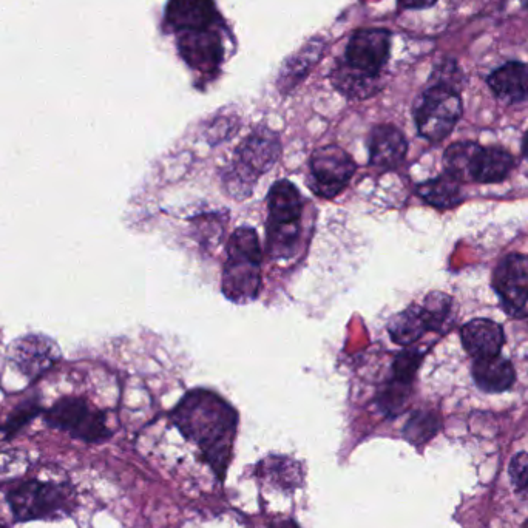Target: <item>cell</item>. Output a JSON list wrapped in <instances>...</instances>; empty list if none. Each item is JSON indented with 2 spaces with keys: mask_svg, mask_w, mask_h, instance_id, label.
Segmentation results:
<instances>
[{
  "mask_svg": "<svg viewBox=\"0 0 528 528\" xmlns=\"http://www.w3.org/2000/svg\"><path fill=\"white\" fill-rule=\"evenodd\" d=\"M47 424L85 442H101L110 436L105 414L93 410L85 400L76 397H67L55 403L48 410Z\"/></svg>",
  "mask_w": 528,
  "mask_h": 528,
  "instance_id": "3957f363",
  "label": "cell"
},
{
  "mask_svg": "<svg viewBox=\"0 0 528 528\" xmlns=\"http://www.w3.org/2000/svg\"><path fill=\"white\" fill-rule=\"evenodd\" d=\"M417 193L431 206L439 209H450L462 201L461 181L456 180L450 173L437 176L434 180L420 184Z\"/></svg>",
  "mask_w": 528,
  "mask_h": 528,
  "instance_id": "7402d4cb",
  "label": "cell"
},
{
  "mask_svg": "<svg viewBox=\"0 0 528 528\" xmlns=\"http://www.w3.org/2000/svg\"><path fill=\"white\" fill-rule=\"evenodd\" d=\"M8 501L14 518L24 522L59 515L67 512L70 505L64 488L39 481H28L14 488Z\"/></svg>",
  "mask_w": 528,
  "mask_h": 528,
  "instance_id": "5b68a950",
  "label": "cell"
},
{
  "mask_svg": "<svg viewBox=\"0 0 528 528\" xmlns=\"http://www.w3.org/2000/svg\"><path fill=\"white\" fill-rule=\"evenodd\" d=\"M513 164H515L513 156L507 150L482 147L478 158L474 161L473 180L479 183H498L512 172Z\"/></svg>",
  "mask_w": 528,
  "mask_h": 528,
  "instance_id": "ffe728a7",
  "label": "cell"
},
{
  "mask_svg": "<svg viewBox=\"0 0 528 528\" xmlns=\"http://www.w3.org/2000/svg\"><path fill=\"white\" fill-rule=\"evenodd\" d=\"M180 53L190 67L198 70H212L223 58V45L218 34L204 30L184 31L181 34Z\"/></svg>",
  "mask_w": 528,
  "mask_h": 528,
  "instance_id": "30bf717a",
  "label": "cell"
},
{
  "mask_svg": "<svg viewBox=\"0 0 528 528\" xmlns=\"http://www.w3.org/2000/svg\"><path fill=\"white\" fill-rule=\"evenodd\" d=\"M462 116V101L457 90L431 85L417 101L414 118L420 136L439 143L447 138Z\"/></svg>",
  "mask_w": 528,
  "mask_h": 528,
  "instance_id": "7a4b0ae2",
  "label": "cell"
},
{
  "mask_svg": "<svg viewBox=\"0 0 528 528\" xmlns=\"http://www.w3.org/2000/svg\"><path fill=\"white\" fill-rule=\"evenodd\" d=\"M215 127H220V129H212L209 132V138L215 139V143H217V139H224L229 138V136L232 135V133L235 132V127H237V122H231V118L223 119V121H217L214 124Z\"/></svg>",
  "mask_w": 528,
  "mask_h": 528,
  "instance_id": "1f68e13d",
  "label": "cell"
},
{
  "mask_svg": "<svg viewBox=\"0 0 528 528\" xmlns=\"http://www.w3.org/2000/svg\"><path fill=\"white\" fill-rule=\"evenodd\" d=\"M493 288L515 319L528 317V255H508L496 269Z\"/></svg>",
  "mask_w": 528,
  "mask_h": 528,
  "instance_id": "8992f818",
  "label": "cell"
},
{
  "mask_svg": "<svg viewBox=\"0 0 528 528\" xmlns=\"http://www.w3.org/2000/svg\"><path fill=\"white\" fill-rule=\"evenodd\" d=\"M272 528H298L297 525L294 524V522L288 521V522H278V524H275Z\"/></svg>",
  "mask_w": 528,
  "mask_h": 528,
  "instance_id": "836d02e7",
  "label": "cell"
},
{
  "mask_svg": "<svg viewBox=\"0 0 528 528\" xmlns=\"http://www.w3.org/2000/svg\"><path fill=\"white\" fill-rule=\"evenodd\" d=\"M227 260L251 261L261 264L263 249L257 232L249 227H240L229 238L227 243Z\"/></svg>",
  "mask_w": 528,
  "mask_h": 528,
  "instance_id": "cb8c5ba5",
  "label": "cell"
},
{
  "mask_svg": "<svg viewBox=\"0 0 528 528\" xmlns=\"http://www.w3.org/2000/svg\"><path fill=\"white\" fill-rule=\"evenodd\" d=\"M61 357L56 342L41 334H30L14 340L8 349V359L28 379H38L53 368Z\"/></svg>",
  "mask_w": 528,
  "mask_h": 528,
  "instance_id": "52a82bcc",
  "label": "cell"
},
{
  "mask_svg": "<svg viewBox=\"0 0 528 528\" xmlns=\"http://www.w3.org/2000/svg\"><path fill=\"white\" fill-rule=\"evenodd\" d=\"M482 147L478 143L462 141V143L451 144L445 150L444 163L447 173L454 176L456 180H473L474 161L478 158Z\"/></svg>",
  "mask_w": 528,
  "mask_h": 528,
  "instance_id": "603a6c76",
  "label": "cell"
},
{
  "mask_svg": "<svg viewBox=\"0 0 528 528\" xmlns=\"http://www.w3.org/2000/svg\"><path fill=\"white\" fill-rule=\"evenodd\" d=\"M34 414H38V408H22L21 411H17V414L13 417V419H10V422H8L7 427H5V430H7L8 434L16 433V431L19 430L22 425L27 424L28 420H30L31 417L34 416Z\"/></svg>",
  "mask_w": 528,
  "mask_h": 528,
  "instance_id": "4dcf8cb0",
  "label": "cell"
},
{
  "mask_svg": "<svg viewBox=\"0 0 528 528\" xmlns=\"http://www.w3.org/2000/svg\"><path fill=\"white\" fill-rule=\"evenodd\" d=\"M428 331L424 311L420 306H410L405 311L394 315L388 322V332L394 343L400 346H411Z\"/></svg>",
  "mask_w": 528,
  "mask_h": 528,
  "instance_id": "44dd1931",
  "label": "cell"
},
{
  "mask_svg": "<svg viewBox=\"0 0 528 528\" xmlns=\"http://www.w3.org/2000/svg\"><path fill=\"white\" fill-rule=\"evenodd\" d=\"M269 226H295L300 224L303 198L291 181H277L269 190Z\"/></svg>",
  "mask_w": 528,
  "mask_h": 528,
  "instance_id": "9a60e30c",
  "label": "cell"
},
{
  "mask_svg": "<svg viewBox=\"0 0 528 528\" xmlns=\"http://www.w3.org/2000/svg\"><path fill=\"white\" fill-rule=\"evenodd\" d=\"M181 433L203 450L218 476L223 478L237 434L238 416L229 403L206 390L187 394L173 413Z\"/></svg>",
  "mask_w": 528,
  "mask_h": 528,
  "instance_id": "6da1fadb",
  "label": "cell"
},
{
  "mask_svg": "<svg viewBox=\"0 0 528 528\" xmlns=\"http://www.w3.org/2000/svg\"><path fill=\"white\" fill-rule=\"evenodd\" d=\"M390 33L382 28L357 31L346 48V62L360 72L379 76L390 56Z\"/></svg>",
  "mask_w": 528,
  "mask_h": 528,
  "instance_id": "ba28073f",
  "label": "cell"
},
{
  "mask_svg": "<svg viewBox=\"0 0 528 528\" xmlns=\"http://www.w3.org/2000/svg\"><path fill=\"white\" fill-rule=\"evenodd\" d=\"M522 7L528 8V0H521Z\"/></svg>",
  "mask_w": 528,
  "mask_h": 528,
  "instance_id": "d590c367",
  "label": "cell"
},
{
  "mask_svg": "<svg viewBox=\"0 0 528 528\" xmlns=\"http://www.w3.org/2000/svg\"><path fill=\"white\" fill-rule=\"evenodd\" d=\"M281 143L272 130L257 129L244 139L237 150V161L241 166L260 176L269 172L280 158Z\"/></svg>",
  "mask_w": 528,
  "mask_h": 528,
  "instance_id": "9c48e42d",
  "label": "cell"
},
{
  "mask_svg": "<svg viewBox=\"0 0 528 528\" xmlns=\"http://www.w3.org/2000/svg\"><path fill=\"white\" fill-rule=\"evenodd\" d=\"M522 152L528 158V132L525 133L524 139H522Z\"/></svg>",
  "mask_w": 528,
  "mask_h": 528,
  "instance_id": "e575fe53",
  "label": "cell"
},
{
  "mask_svg": "<svg viewBox=\"0 0 528 528\" xmlns=\"http://www.w3.org/2000/svg\"><path fill=\"white\" fill-rule=\"evenodd\" d=\"M258 176L255 173H252L251 170L246 169V167L241 166L240 163H235L226 176L227 190L234 195L235 198L249 197L251 195L252 189H254L255 181H257Z\"/></svg>",
  "mask_w": 528,
  "mask_h": 528,
  "instance_id": "83f0119b",
  "label": "cell"
},
{
  "mask_svg": "<svg viewBox=\"0 0 528 528\" xmlns=\"http://www.w3.org/2000/svg\"><path fill=\"white\" fill-rule=\"evenodd\" d=\"M424 360V352L420 349H405L394 360V379L411 383L416 377L417 369Z\"/></svg>",
  "mask_w": 528,
  "mask_h": 528,
  "instance_id": "f1b7e54d",
  "label": "cell"
},
{
  "mask_svg": "<svg viewBox=\"0 0 528 528\" xmlns=\"http://www.w3.org/2000/svg\"><path fill=\"white\" fill-rule=\"evenodd\" d=\"M524 528H528V521L525 522Z\"/></svg>",
  "mask_w": 528,
  "mask_h": 528,
  "instance_id": "8d00e7d4",
  "label": "cell"
},
{
  "mask_svg": "<svg viewBox=\"0 0 528 528\" xmlns=\"http://www.w3.org/2000/svg\"><path fill=\"white\" fill-rule=\"evenodd\" d=\"M309 186L320 198L337 197L356 173L357 166L351 156L339 146H325L311 156Z\"/></svg>",
  "mask_w": 528,
  "mask_h": 528,
  "instance_id": "277c9868",
  "label": "cell"
},
{
  "mask_svg": "<svg viewBox=\"0 0 528 528\" xmlns=\"http://www.w3.org/2000/svg\"><path fill=\"white\" fill-rule=\"evenodd\" d=\"M410 394L411 383L393 379L380 391L377 403L386 416H397V414L402 413L403 408L407 405Z\"/></svg>",
  "mask_w": 528,
  "mask_h": 528,
  "instance_id": "4316f807",
  "label": "cell"
},
{
  "mask_svg": "<svg viewBox=\"0 0 528 528\" xmlns=\"http://www.w3.org/2000/svg\"><path fill=\"white\" fill-rule=\"evenodd\" d=\"M462 345L474 360L499 356L505 343L504 331L496 322L474 319L465 323L461 331Z\"/></svg>",
  "mask_w": 528,
  "mask_h": 528,
  "instance_id": "7c38bea8",
  "label": "cell"
},
{
  "mask_svg": "<svg viewBox=\"0 0 528 528\" xmlns=\"http://www.w3.org/2000/svg\"><path fill=\"white\" fill-rule=\"evenodd\" d=\"M331 79L334 87L349 99H368L377 92V76L360 72L346 61L334 68Z\"/></svg>",
  "mask_w": 528,
  "mask_h": 528,
  "instance_id": "d6986e66",
  "label": "cell"
},
{
  "mask_svg": "<svg viewBox=\"0 0 528 528\" xmlns=\"http://www.w3.org/2000/svg\"><path fill=\"white\" fill-rule=\"evenodd\" d=\"M0 528H5V527H2V525H0Z\"/></svg>",
  "mask_w": 528,
  "mask_h": 528,
  "instance_id": "74e56055",
  "label": "cell"
},
{
  "mask_svg": "<svg viewBox=\"0 0 528 528\" xmlns=\"http://www.w3.org/2000/svg\"><path fill=\"white\" fill-rule=\"evenodd\" d=\"M488 85L505 104L528 101V67L522 62H507L488 76Z\"/></svg>",
  "mask_w": 528,
  "mask_h": 528,
  "instance_id": "5bb4252c",
  "label": "cell"
},
{
  "mask_svg": "<svg viewBox=\"0 0 528 528\" xmlns=\"http://www.w3.org/2000/svg\"><path fill=\"white\" fill-rule=\"evenodd\" d=\"M428 331L444 332L453 319V298L444 292H431L422 306Z\"/></svg>",
  "mask_w": 528,
  "mask_h": 528,
  "instance_id": "d4e9b609",
  "label": "cell"
},
{
  "mask_svg": "<svg viewBox=\"0 0 528 528\" xmlns=\"http://www.w3.org/2000/svg\"><path fill=\"white\" fill-rule=\"evenodd\" d=\"M508 474L516 490L522 491L528 488V454L518 453L513 456L508 465Z\"/></svg>",
  "mask_w": 528,
  "mask_h": 528,
  "instance_id": "f546056e",
  "label": "cell"
},
{
  "mask_svg": "<svg viewBox=\"0 0 528 528\" xmlns=\"http://www.w3.org/2000/svg\"><path fill=\"white\" fill-rule=\"evenodd\" d=\"M403 8H413V10H422L430 8L436 4L437 0H399Z\"/></svg>",
  "mask_w": 528,
  "mask_h": 528,
  "instance_id": "d6a6232c",
  "label": "cell"
},
{
  "mask_svg": "<svg viewBox=\"0 0 528 528\" xmlns=\"http://www.w3.org/2000/svg\"><path fill=\"white\" fill-rule=\"evenodd\" d=\"M473 379L482 391L502 393L510 390L515 383V368L501 356L479 359L473 365Z\"/></svg>",
  "mask_w": 528,
  "mask_h": 528,
  "instance_id": "ac0fdd59",
  "label": "cell"
},
{
  "mask_svg": "<svg viewBox=\"0 0 528 528\" xmlns=\"http://www.w3.org/2000/svg\"><path fill=\"white\" fill-rule=\"evenodd\" d=\"M326 44L323 39H312L302 50H298L294 56L288 59L280 70L278 76V88L281 92H291L303 79L308 76L317 62L322 58Z\"/></svg>",
  "mask_w": 528,
  "mask_h": 528,
  "instance_id": "e0dca14e",
  "label": "cell"
},
{
  "mask_svg": "<svg viewBox=\"0 0 528 528\" xmlns=\"http://www.w3.org/2000/svg\"><path fill=\"white\" fill-rule=\"evenodd\" d=\"M212 0H170L167 5V24L178 31L204 30L214 21Z\"/></svg>",
  "mask_w": 528,
  "mask_h": 528,
  "instance_id": "2e32d148",
  "label": "cell"
},
{
  "mask_svg": "<svg viewBox=\"0 0 528 528\" xmlns=\"http://www.w3.org/2000/svg\"><path fill=\"white\" fill-rule=\"evenodd\" d=\"M261 288L260 264L227 260L223 272V292L231 302L255 300Z\"/></svg>",
  "mask_w": 528,
  "mask_h": 528,
  "instance_id": "8fae6325",
  "label": "cell"
},
{
  "mask_svg": "<svg viewBox=\"0 0 528 528\" xmlns=\"http://www.w3.org/2000/svg\"><path fill=\"white\" fill-rule=\"evenodd\" d=\"M369 161L382 169L399 166L408 152L407 138L397 127L377 126L369 135Z\"/></svg>",
  "mask_w": 528,
  "mask_h": 528,
  "instance_id": "4fadbf2b",
  "label": "cell"
},
{
  "mask_svg": "<svg viewBox=\"0 0 528 528\" xmlns=\"http://www.w3.org/2000/svg\"><path fill=\"white\" fill-rule=\"evenodd\" d=\"M440 428L439 417L430 411H417L403 428V436L413 445L427 444L436 436Z\"/></svg>",
  "mask_w": 528,
  "mask_h": 528,
  "instance_id": "484cf974",
  "label": "cell"
}]
</instances>
